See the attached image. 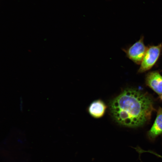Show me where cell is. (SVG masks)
Instances as JSON below:
<instances>
[{
  "label": "cell",
  "mask_w": 162,
  "mask_h": 162,
  "mask_svg": "<svg viewBox=\"0 0 162 162\" xmlns=\"http://www.w3.org/2000/svg\"><path fill=\"white\" fill-rule=\"evenodd\" d=\"M110 112L114 120L124 127L135 128L150 119L154 109L152 98L134 88H127L110 100Z\"/></svg>",
  "instance_id": "obj_1"
},
{
  "label": "cell",
  "mask_w": 162,
  "mask_h": 162,
  "mask_svg": "<svg viewBox=\"0 0 162 162\" xmlns=\"http://www.w3.org/2000/svg\"><path fill=\"white\" fill-rule=\"evenodd\" d=\"M162 134V107H159L158 110L156 117L152 127L148 131V137L154 140L158 136Z\"/></svg>",
  "instance_id": "obj_6"
},
{
  "label": "cell",
  "mask_w": 162,
  "mask_h": 162,
  "mask_svg": "<svg viewBox=\"0 0 162 162\" xmlns=\"http://www.w3.org/2000/svg\"><path fill=\"white\" fill-rule=\"evenodd\" d=\"M107 107L103 101L100 99L97 100L90 104L88 108V112L93 117L98 118L104 116Z\"/></svg>",
  "instance_id": "obj_5"
},
{
  "label": "cell",
  "mask_w": 162,
  "mask_h": 162,
  "mask_svg": "<svg viewBox=\"0 0 162 162\" xmlns=\"http://www.w3.org/2000/svg\"><path fill=\"white\" fill-rule=\"evenodd\" d=\"M160 98L161 100H162V94L160 95Z\"/></svg>",
  "instance_id": "obj_8"
},
{
  "label": "cell",
  "mask_w": 162,
  "mask_h": 162,
  "mask_svg": "<svg viewBox=\"0 0 162 162\" xmlns=\"http://www.w3.org/2000/svg\"><path fill=\"white\" fill-rule=\"evenodd\" d=\"M146 152H148L151 154H152L158 157H159V158H162V156L161 155H160L159 154L157 153L156 152L150 150H148L147 151H146Z\"/></svg>",
  "instance_id": "obj_7"
},
{
  "label": "cell",
  "mask_w": 162,
  "mask_h": 162,
  "mask_svg": "<svg viewBox=\"0 0 162 162\" xmlns=\"http://www.w3.org/2000/svg\"><path fill=\"white\" fill-rule=\"evenodd\" d=\"M147 48L144 42V37L142 36L132 45L126 48H123L122 50L128 58L135 64H140Z\"/></svg>",
  "instance_id": "obj_3"
},
{
  "label": "cell",
  "mask_w": 162,
  "mask_h": 162,
  "mask_svg": "<svg viewBox=\"0 0 162 162\" xmlns=\"http://www.w3.org/2000/svg\"><path fill=\"white\" fill-rule=\"evenodd\" d=\"M162 52L161 43L157 45H151L147 47L138 73H142L151 69L158 60Z\"/></svg>",
  "instance_id": "obj_2"
},
{
  "label": "cell",
  "mask_w": 162,
  "mask_h": 162,
  "mask_svg": "<svg viewBox=\"0 0 162 162\" xmlns=\"http://www.w3.org/2000/svg\"><path fill=\"white\" fill-rule=\"evenodd\" d=\"M146 83L158 94H162V76L157 71L148 72L146 75Z\"/></svg>",
  "instance_id": "obj_4"
}]
</instances>
